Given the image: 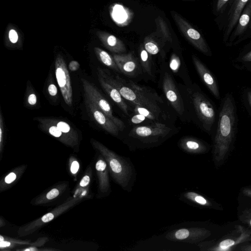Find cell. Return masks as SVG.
<instances>
[{"mask_svg": "<svg viewBox=\"0 0 251 251\" xmlns=\"http://www.w3.org/2000/svg\"><path fill=\"white\" fill-rule=\"evenodd\" d=\"M91 143L106 161L115 183L123 190L131 192L137 177V172L131 159L118 154L95 139H92Z\"/></svg>", "mask_w": 251, "mask_h": 251, "instance_id": "1", "label": "cell"}, {"mask_svg": "<svg viewBox=\"0 0 251 251\" xmlns=\"http://www.w3.org/2000/svg\"><path fill=\"white\" fill-rule=\"evenodd\" d=\"M172 132L171 127L160 123L137 126L129 132L127 144L131 151L151 148L161 144Z\"/></svg>", "mask_w": 251, "mask_h": 251, "instance_id": "2", "label": "cell"}, {"mask_svg": "<svg viewBox=\"0 0 251 251\" xmlns=\"http://www.w3.org/2000/svg\"><path fill=\"white\" fill-rule=\"evenodd\" d=\"M188 92L198 125L204 131L211 133L218 115L216 105L196 84L189 86Z\"/></svg>", "mask_w": 251, "mask_h": 251, "instance_id": "3", "label": "cell"}, {"mask_svg": "<svg viewBox=\"0 0 251 251\" xmlns=\"http://www.w3.org/2000/svg\"><path fill=\"white\" fill-rule=\"evenodd\" d=\"M172 17L180 32L185 39L197 50L207 56H211L212 51L200 32L181 15L171 11Z\"/></svg>", "mask_w": 251, "mask_h": 251, "instance_id": "4", "label": "cell"}, {"mask_svg": "<svg viewBox=\"0 0 251 251\" xmlns=\"http://www.w3.org/2000/svg\"><path fill=\"white\" fill-rule=\"evenodd\" d=\"M81 82L84 91V96L89 98L95 104L118 126L120 131H123L125 126L124 122L115 116L112 106L98 89L97 87L88 80L82 78Z\"/></svg>", "mask_w": 251, "mask_h": 251, "instance_id": "5", "label": "cell"}, {"mask_svg": "<svg viewBox=\"0 0 251 251\" xmlns=\"http://www.w3.org/2000/svg\"><path fill=\"white\" fill-rule=\"evenodd\" d=\"M81 200V198L78 197L70 199L40 218L21 227L18 231V235L22 237L32 233L46 223L51 221L56 217L80 201Z\"/></svg>", "mask_w": 251, "mask_h": 251, "instance_id": "6", "label": "cell"}, {"mask_svg": "<svg viewBox=\"0 0 251 251\" xmlns=\"http://www.w3.org/2000/svg\"><path fill=\"white\" fill-rule=\"evenodd\" d=\"M55 74L56 81L65 103L73 105V90L71 78L63 56L58 54L55 59Z\"/></svg>", "mask_w": 251, "mask_h": 251, "instance_id": "7", "label": "cell"}, {"mask_svg": "<svg viewBox=\"0 0 251 251\" xmlns=\"http://www.w3.org/2000/svg\"><path fill=\"white\" fill-rule=\"evenodd\" d=\"M164 93L172 107L178 115L182 116L185 112L184 103L172 75L165 72L162 81Z\"/></svg>", "mask_w": 251, "mask_h": 251, "instance_id": "8", "label": "cell"}, {"mask_svg": "<svg viewBox=\"0 0 251 251\" xmlns=\"http://www.w3.org/2000/svg\"><path fill=\"white\" fill-rule=\"evenodd\" d=\"M193 63L201 81L213 97L221 100V93L217 78L212 72L196 55L192 56Z\"/></svg>", "mask_w": 251, "mask_h": 251, "instance_id": "9", "label": "cell"}, {"mask_svg": "<svg viewBox=\"0 0 251 251\" xmlns=\"http://www.w3.org/2000/svg\"><path fill=\"white\" fill-rule=\"evenodd\" d=\"M84 97L86 108L96 122L108 133L114 136L118 137L120 131L113 121L89 98L85 96H84Z\"/></svg>", "mask_w": 251, "mask_h": 251, "instance_id": "10", "label": "cell"}, {"mask_svg": "<svg viewBox=\"0 0 251 251\" xmlns=\"http://www.w3.org/2000/svg\"><path fill=\"white\" fill-rule=\"evenodd\" d=\"M204 235V231L194 227L185 226L176 227L167 231L165 238L170 241L195 243Z\"/></svg>", "mask_w": 251, "mask_h": 251, "instance_id": "11", "label": "cell"}, {"mask_svg": "<svg viewBox=\"0 0 251 251\" xmlns=\"http://www.w3.org/2000/svg\"><path fill=\"white\" fill-rule=\"evenodd\" d=\"M34 120L38 122L40 128L55 138L66 146L74 148L78 144L65 135L50 120V117H37Z\"/></svg>", "mask_w": 251, "mask_h": 251, "instance_id": "12", "label": "cell"}, {"mask_svg": "<svg viewBox=\"0 0 251 251\" xmlns=\"http://www.w3.org/2000/svg\"><path fill=\"white\" fill-rule=\"evenodd\" d=\"M113 57L120 73L130 76L137 75L138 71V62L137 58L132 53H114Z\"/></svg>", "mask_w": 251, "mask_h": 251, "instance_id": "13", "label": "cell"}, {"mask_svg": "<svg viewBox=\"0 0 251 251\" xmlns=\"http://www.w3.org/2000/svg\"><path fill=\"white\" fill-rule=\"evenodd\" d=\"M98 179L99 190L103 196H107L111 192L109 181V170L107 164L100 153L95 165Z\"/></svg>", "mask_w": 251, "mask_h": 251, "instance_id": "14", "label": "cell"}, {"mask_svg": "<svg viewBox=\"0 0 251 251\" xmlns=\"http://www.w3.org/2000/svg\"><path fill=\"white\" fill-rule=\"evenodd\" d=\"M250 0H234L228 13V22L226 27L224 42L226 43L236 25L238 20L245 7Z\"/></svg>", "mask_w": 251, "mask_h": 251, "instance_id": "15", "label": "cell"}, {"mask_svg": "<svg viewBox=\"0 0 251 251\" xmlns=\"http://www.w3.org/2000/svg\"><path fill=\"white\" fill-rule=\"evenodd\" d=\"M96 34L103 46L110 51L116 53H125L126 51L124 42L115 35L104 31L98 30Z\"/></svg>", "mask_w": 251, "mask_h": 251, "instance_id": "16", "label": "cell"}, {"mask_svg": "<svg viewBox=\"0 0 251 251\" xmlns=\"http://www.w3.org/2000/svg\"><path fill=\"white\" fill-rule=\"evenodd\" d=\"M251 18V0H250L241 13L234 32L230 35L226 46L234 45L235 39L240 37L246 30Z\"/></svg>", "mask_w": 251, "mask_h": 251, "instance_id": "17", "label": "cell"}, {"mask_svg": "<svg viewBox=\"0 0 251 251\" xmlns=\"http://www.w3.org/2000/svg\"><path fill=\"white\" fill-rule=\"evenodd\" d=\"M99 82L105 92L126 115H129V107L119 90L98 74Z\"/></svg>", "mask_w": 251, "mask_h": 251, "instance_id": "18", "label": "cell"}, {"mask_svg": "<svg viewBox=\"0 0 251 251\" xmlns=\"http://www.w3.org/2000/svg\"><path fill=\"white\" fill-rule=\"evenodd\" d=\"M169 66L172 72L181 77L183 81L191 85V81L187 73L186 68L182 58L178 53L173 52L171 56Z\"/></svg>", "mask_w": 251, "mask_h": 251, "instance_id": "19", "label": "cell"}, {"mask_svg": "<svg viewBox=\"0 0 251 251\" xmlns=\"http://www.w3.org/2000/svg\"><path fill=\"white\" fill-rule=\"evenodd\" d=\"M179 148L187 153H198L204 151L206 146L201 140L192 137H184L178 142Z\"/></svg>", "mask_w": 251, "mask_h": 251, "instance_id": "20", "label": "cell"}, {"mask_svg": "<svg viewBox=\"0 0 251 251\" xmlns=\"http://www.w3.org/2000/svg\"><path fill=\"white\" fill-rule=\"evenodd\" d=\"M231 64L238 70L251 73V49L240 53L232 60Z\"/></svg>", "mask_w": 251, "mask_h": 251, "instance_id": "21", "label": "cell"}, {"mask_svg": "<svg viewBox=\"0 0 251 251\" xmlns=\"http://www.w3.org/2000/svg\"><path fill=\"white\" fill-rule=\"evenodd\" d=\"M94 51L98 59L102 64L109 68L120 73L113 56H111L107 52L98 47L94 48Z\"/></svg>", "mask_w": 251, "mask_h": 251, "instance_id": "22", "label": "cell"}, {"mask_svg": "<svg viewBox=\"0 0 251 251\" xmlns=\"http://www.w3.org/2000/svg\"><path fill=\"white\" fill-rule=\"evenodd\" d=\"M140 64L143 71L149 75H152L151 56L141 45L139 50Z\"/></svg>", "mask_w": 251, "mask_h": 251, "instance_id": "23", "label": "cell"}, {"mask_svg": "<svg viewBox=\"0 0 251 251\" xmlns=\"http://www.w3.org/2000/svg\"><path fill=\"white\" fill-rule=\"evenodd\" d=\"M143 46L150 54L156 55L161 51L163 43L157 42L151 36H147L144 39Z\"/></svg>", "mask_w": 251, "mask_h": 251, "instance_id": "24", "label": "cell"}, {"mask_svg": "<svg viewBox=\"0 0 251 251\" xmlns=\"http://www.w3.org/2000/svg\"><path fill=\"white\" fill-rule=\"evenodd\" d=\"M157 29L160 32L162 39L165 42L173 43V38L170 29L166 22L160 16H158L155 20Z\"/></svg>", "mask_w": 251, "mask_h": 251, "instance_id": "25", "label": "cell"}, {"mask_svg": "<svg viewBox=\"0 0 251 251\" xmlns=\"http://www.w3.org/2000/svg\"><path fill=\"white\" fill-rule=\"evenodd\" d=\"M242 105L251 117V87L245 86L240 91Z\"/></svg>", "mask_w": 251, "mask_h": 251, "instance_id": "26", "label": "cell"}, {"mask_svg": "<svg viewBox=\"0 0 251 251\" xmlns=\"http://www.w3.org/2000/svg\"><path fill=\"white\" fill-rule=\"evenodd\" d=\"M134 111L135 113L143 115L153 122L158 121V116L146 107L135 104Z\"/></svg>", "mask_w": 251, "mask_h": 251, "instance_id": "27", "label": "cell"}, {"mask_svg": "<svg viewBox=\"0 0 251 251\" xmlns=\"http://www.w3.org/2000/svg\"><path fill=\"white\" fill-rule=\"evenodd\" d=\"M60 193V188H54L48 192L46 194L45 197L41 198L39 200H37L36 203H42L45 202L47 201L51 200L57 197Z\"/></svg>", "mask_w": 251, "mask_h": 251, "instance_id": "28", "label": "cell"}, {"mask_svg": "<svg viewBox=\"0 0 251 251\" xmlns=\"http://www.w3.org/2000/svg\"><path fill=\"white\" fill-rule=\"evenodd\" d=\"M150 121H152L146 116L137 113H135V114L130 119V123L133 124H139L144 123L145 121L148 122Z\"/></svg>", "mask_w": 251, "mask_h": 251, "instance_id": "29", "label": "cell"}, {"mask_svg": "<svg viewBox=\"0 0 251 251\" xmlns=\"http://www.w3.org/2000/svg\"><path fill=\"white\" fill-rule=\"evenodd\" d=\"M3 117L0 110V151H2L4 141V124Z\"/></svg>", "mask_w": 251, "mask_h": 251, "instance_id": "30", "label": "cell"}, {"mask_svg": "<svg viewBox=\"0 0 251 251\" xmlns=\"http://www.w3.org/2000/svg\"><path fill=\"white\" fill-rule=\"evenodd\" d=\"M16 244H26L24 243V242H20V241H14L13 242H11L9 241H5L4 240L0 241V249L2 248H9L13 247L14 245H16Z\"/></svg>", "mask_w": 251, "mask_h": 251, "instance_id": "31", "label": "cell"}, {"mask_svg": "<svg viewBox=\"0 0 251 251\" xmlns=\"http://www.w3.org/2000/svg\"><path fill=\"white\" fill-rule=\"evenodd\" d=\"M8 37L10 41L13 44L16 43L18 40V33L17 31L13 29H11L9 30Z\"/></svg>", "mask_w": 251, "mask_h": 251, "instance_id": "32", "label": "cell"}, {"mask_svg": "<svg viewBox=\"0 0 251 251\" xmlns=\"http://www.w3.org/2000/svg\"><path fill=\"white\" fill-rule=\"evenodd\" d=\"M69 69L72 72H75L78 70L80 67L79 63L75 61L72 60L70 62L68 65Z\"/></svg>", "mask_w": 251, "mask_h": 251, "instance_id": "33", "label": "cell"}, {"mask_svg": "<svg viewBox=\"0 0 251 251\" xmlns=\"http://www.w3.org/2000/svg\"><path fill=\"white\" fill-rule=\"evenodd\" d=\"M48 91L49 95L51 96L55 97L57 94V88L56 85L53 83L49 85Z\"/></svg>", "mask_w": 251, "mask_h": 251, "instance_id": "34", "label": "cell"}, {"mask_svg": "<svg viewBox=\"0 0 251 251\" xmlns=\"http://www.w3.org/2000/svg\"><path fill=\"white\" fill-rule=\"evenodd\" d=\"M234 244V241L231 239H226L223 241L220 244V247L222 249L227 248Z\"/></svg>", "mask_w": 251, "mask_h": 251, "instance_id": "35", "label": "cell"}, {"mask_svg": "<svg viewBox=\"0 0 251 251\" xmlns=\"http://www.w3.org/2000/svg\"><path fill=\"white\" fill-rule=\"evenodd\" d=\"M16 174L14 172H11L5 177L4 181L7 184H10L16 179Z\"/></svg>", "mask_w": 251, "mask_h": 251, "instance_id": "36", "label": "cell"}, {"mask_svg": "<svg viewBox=\"0 0 251 251\" xmlns=\"http://www.w3.org/2000/svg\"><path fill=\"white\" fill-rule=\"evenodd\" d=\"M90 181V176L88 175H85L81 179L79 182V186L84 187L88 185Z\"/></svg>", "mask_w": 251, "mask_h": 251, "instance_id": "37", "label": "cell"}, {"mask_svg": "<svg viewBox=\"0 0 251 251\" xmlns=\"http://www.w3.org/2000/svg\"><path fill=\"white\" fill-rule=\"evenodd\" d=\"M229 0H217L216 9L217 12H220Z\"/></svg>", "mask_w": 251, "mask_h": 251, "instance_id": "38", "label": "cell"}, {"mask_svg": "<svg viewBox=\"0 0 251 251\" xmlns=\"http://www.w3.org/2000/svg\"><path fill=\"white\" fill-rule=\"evenodd\" d=\"M37 96L34 93H31L29 95L27 98V102L29 105H35L37 103Z\"/></svg>", "mask_w": 251, "mask_h": 251, "instance_id": "39", "label": "cell"}, {"mask_svg": "<svg viewBox=\"0 0 251 251\" xmlns=\"http://www.w3.org/2000/svg\"><path fill=\"white\" fill-rule=\"evenodd\" d=\"M79 168V163L77 161L74 160L71 164L70 171L72 174H75L77 172Z\"/></svg>", "mask_w": 251, "mask_h": 251, "instance_id": "40", "label": "cell"}, {"mask_svg": "<svg viewBox=\"0 0 251 251\" xmlns=\"http://www.w3.org/2000/svg\"><path fill=\"white\" fill-rule=\"evenodd\" d=\"M183 0V1H194V0Z\"/></svg>", "mask_w": 251, "mask_h": 251, "instance_id": "41", "label": "cell"}, {"mask_svg": "<svg viewBox=\"0 0 251 251\" xmlns=\"http://www.w3.org/2000/svg\"><path fill=\"white\" fill-rule=\"evenodd\" d=\"M250 27L251 28V23H250Z\"/></svg>", "mask_w": 251, "mask_h": 251, "instance_id": "42", "label": "cell"}, {"mask_svg": "<svg viewBox=\"0 0 251 251\" xmlns=\"http://www.w3.org/2000/svg\"><path fill=\"white\" fill-rule=\"evenodd\" d=\"M250 224H251V221H250Z\"/></svg>", "mask_w": 251, "mask_h": 251, "instance_id": "43", "label": "cell"}]
</instances>
